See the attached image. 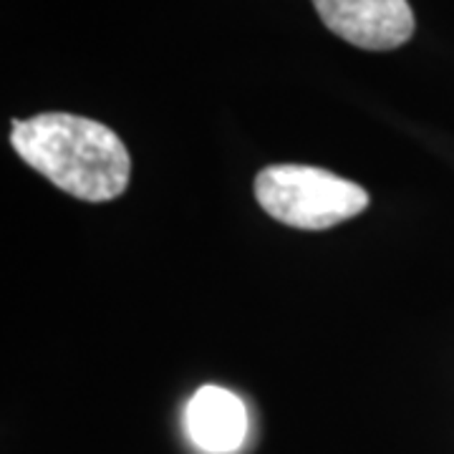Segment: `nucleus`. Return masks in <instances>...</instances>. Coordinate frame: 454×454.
<instances>
[{
	"mask_svg": "<svg viewBox=\"0 0 454 454\" xmlns=\"http://www.w3.org/2000/svg\"><path fill=\"white\" fill-rule=\"evenodd\" d=\"M11 145L33 167L83 202H109L127 190L131 157L119 134L97 119L49 112L13 121Z\"/></svg>",
	"mask_w": 454,
	"mask_h": 454,
	"instance_id": "1",
	"label": "nucleus"
},
{
	"mask_svg": "<svg viewBox=\"0 0 454 454\" xmlns=\"http://www.w3.org/2000/svg\"><path fill=\"white\" fill-rule=\"evenodd\" d=\"M255 197L273 220L295 230H328L369 207V192L356 182L310 164L260 169Z\"/></svg>",
	"mask_w": 454,
	"mask_h": 454,
	"instance_id": "2",
	"label": "nucleus"
},
{
	"mask_svg": "<svg viewBox=\"0 0 454 454\" xmlns=\"http://www.w3.org/2000/svg\"><path fill=\"white\" fill-rule=\"evenodd\" d=\"M324 26L364 51H394L417 31L409 0H313Z\"/></svg>",
	"mask_w": 454,
	"mask_h": 454,
	"instance_id": "3",
	"label": "nucleus"
},
{
	"mask_svg": "<svg viewBox=\"0 0 454 454\" xmlns=\"http://www.w3.org/2000/svg\"><path fill=\"white\" fill-rule=\"evenodd\" d=\"M187 434L202 452H235L247 434V411L238 394L223 387H202L187 404Z\"/></svg>",
	"mask_w": 454,
	"mask_h": 454,
	"instance_id": "4",
	"label": "nucleus"
}]
</instances>
